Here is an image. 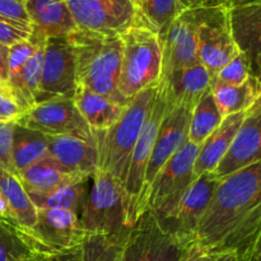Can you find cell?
<instances>
[{"instance_id": "obj_32", "label": "cell", "mask_w": 261, "mask_h": 261, "mask_svg": "<svg viewBox=\"0 0 261 261\" xmlns=\"http://www.w3.org/2000/svg\"><path fill=\"white\" fill-rule=\"evenodd\" d=\"M35 256L14 224L0 219V261H20Z\"/></svg>"}, {"instance_id": "obj_35", "label": "cell", "mask_w": 261, "mask_h": 261, "mask_svg": "<svg viewBox=\"0 0 261 261\" xmlns=\"http://www.w3.org/2000/svg\"><path fill=\"white\" fill-rule=\"evenodd\" d=\"M0 20L10 23L23 31L32 33L30 17L25 10L24 3L18 0H0Z\"/></svg>"}, {"instance_id": "obj_30", "label": "cell", "mask_w": 261, "mask_h": 261, "mask_svg": "<svg viewBox=\"0 0 261 261\" xmlns=\"http://www.w3.org/2000/svg\"><path fill=\"white\" fill-rule=\"evenodd\" d=\"M88 180L61 186L45 194H28V195L37 209H66L79 214L84 198L88 193L87 188Z\"/></svg>"}, {"instance_id": "obj_31", "label": "cell", "mask_w": 261, "mask_h": 261, "mask_svg": "<svg viewBox=\"0 0 261 261\" xmlns=\"http://www.w3.org/2000/svg\"><path fill=\"white\" fill-rule=\"evenodd\" d=\"M130 228L114 234H93L82 244L83 261H122L125 242Z\"/></svg>"}, {"instance_id": "obj_10", "label": "cell", "mask_w": 261, "mask_h": 261, "mask_svg": "<svg viewBox=\"0 0 261 261\" xmlns=\"http://www.w3.org/2000/svg\"><path fill=\"white\" fill-rule=\"evenodd\" d=\"M188 246L145 211L130 228L122 261H181Z\"/></svg>"}, {"instance_id": "obj_43", "label": "cell", "mask_w": 261, "mask_h": 261, "mask_svg": "<svg viewBox=\"0 0 261 261\" xmlns=\"http://www.w3.org/2000/svg\"><path fill=\"white\" fill-rule=\"evenodd\" d=\"M56 257H58L59 261H83L82 260V246L65 252V254L59 255Z\"/></svg>"}, {"instance_id": "obj_47", "label": "cell", "mask_w": 261, "mask_h": 261, "mask_svg": "<svg viewBox=\"0 0 261 261\" xmlns=\"http://www.w3.org/2000/svg\"><path fill=\"white\" fill-rule=\"evenodd\" d=\"M33 261H59L58 257L56 256H50V257H46V256H35Z\"/></svg>"}, {"instance_id": "obj_46", "label": "cell", "mask_w": 261, "mask_h": 261, "mask_svg": "<svg viewBox=\"0 0 261 261\" xmlns=\"http://www.w3.org/2000/svg\"><path fill=\"white\" fill-rule=\"evenodd\" d=\"M251 70H252V74L257 76V79H259L261 83V56L252 63Z\"/></svg>"}, {"instance_id": "obj_4", "label": "cell", "mask_w": 261, "mask_h": 261, "mask_svg": "<svg viewBox=\"0 0 261 261\" xmlns=\"http://www.w3.org/2000/svg\"><path fill=\"white\" fill-rule=\"evenodd\" d=\"M121 38L122 60L117 91L127 103L142 89L160 83L162 45L155 33L140 27H132Z\"/></svg>"}, {"instance_id": "obj_1", "label": "cell", "mask_w": 261, "mask_h": 261, "mask_svg": "<svg viewBox=\"0 0 261 261\" xmlns=\"http://www.w3.org/2000/svg\"><path fill=\"white\" fill-rule=\"evenodd\" d=\"M261 233V162L219 180L193 244L244 259Z\"/></svg>"}, {"instance_id": "obj_22", "label": "cell", "mask_w": 261, "mask_h": 261, "mask_svg": "<svg viewBox=\"0 0 261 261\" xmlns=\"http://www.w3.org/2000/svg\"><path fill=\"white\" fill-rule=\"evenodd\" d=\"M229 20L237 47L252 65L261 56V3L229 8Z\"/></svg>"}, {"instance_id": "obj_19", "label": "cell", "mask_w": 261, "mask_h": 261, "mask_svg": "<svg viewBox=\"0 0 261 261\" xmlns=\"http://www.w3.org/2000/svg\"><path fill=\"white\" fill-rule=\"evenodd\" d=\"M46 137L48 157L64 171L91 178L98 170L96 144L73 137Z\"/></svg>"}, {"instance_id": "obj_44", "label": "cell", "mask_w": 261, "mask_h": 261, "mask_svg": "<svg viewBox=\"0 0 261 261\" xmlns=\"http://www.w3.org/2000/svg\"><path fill=\"white\" fill-rule=\"evenodd\" d=\"M216 261H240V259L234 252H221L217 255Z\"/></svg>"}, {"instance_id": "obj_33", "label": "cell", "mask_w": 261, "mask_h": 261, "mask_svg": "<svg viewBox=\"0 0 261 261\" xmlns=\"http://www.w3.org/2000/svg\"><path fill=\"white\" fill-rule=\"evenodd\" d=\"M252 74L251 64L247 56L240 51L232 60H229L214 76L213 83L223 86H240L245 83ZM212 83V84H213Z\"/></svg>"}, {"instance_id": "obj_29", "label": "cell", "mask_w": 261, "mask_h": 261, "mask_svg": "<svg viewBox=\"0 0 261 261\" xmlns=\"http://www.w3.org/2000/svg\"><path fill=\"white\" fill-rule=\"evenodd\" d=\"M212 91L206 93L191 111L189 142L200 147L206 138L219 126L223 120Z\"/></svg>"}, {"instance_id": "obj_36", "label": "cell", "mask_w": 261, "mask_h": 261, "mask_svg": "<svg viewBox=\"0 0 261 261\" xmlns=\"http://www.w3.org/2000/svg\"><path fill=\"white\" fill-rule=\"evenodd\" d=\"M27 112L19 105L9 86L0 87V122L15 124Z\"/></svg>"}, {"instance_id": "obj_25", "label": "cell", "mask_w": 261, "mask_h": 261, "mask_svg": "<svg viewBox=\"0 0 261 261\" xmlns=\"http://www.w3.org/2000/svg\"><path fill=\"white\" fill-rule=\"evenodd\" d=\"M18 177L28 194H45L61 186L88 180L64 171L54 163L48 154L35 165L20 171Z\"/></svg>"}, {"instance_id": "obj_24", "label": "cell", "mask_w": 261, "mask_h": 261, "mask_svg": "<svg viewBox=\"0 0 261 261\" xmlns=\"http://www.w3.org/2000/svg\"><path fill=\"white\" fill-rule=\"evenodd\" d=\"M73 99L93 133L111 127L120 119L126 106L81 86H76Z\"/></svg>"}, {"instance_id": "obj_20", "label": "cell", "mask_w": 261, "mask_h": 261, "mask_svg": "<svg viewBox=\"0 0 261 261\" xmlns=\"http://www.w3.org/2000/svg\"><path fill=\"white\" fill-rule=\"evenodd\" d=\"M24 7L32 25V40L46 41L78 30L66 0H25Z\"/></svg>"}, {"instance_id": "obj_3", "label": "cell", "mask_w": 261, "mask_h": 261, "mask_svg": "<svg viewBox=\"0 0 261 261\" xmlns=\"http://www.w3.org/2000/svg\"><path fill=\"white\" fill-rule=\"evenodd\" d=\"M158 83L142 89L125 106L120 119L111 127L93 133L98 155V170L124 185L130 155L139 139L157 94Z\"/></svg>"}, {"instance_id": "obj_7", "label": "cell", "mask_w": 261, "mask_h": 261, "mask_svg": "<svg viewBox=\"0 0 261 261\" xmlns=\"http://www.w3.org/2000/svg\"><path fill=\"white\" fill-rule=\"evenodd\" d=\"M88 189L79 211V222L84 233L114 234L127 229L125 226V212L121 186L111 175L97 170L91 177Z\"/></svg>"}, {"instance_id": "obj_42", "label": "cell", "mask_w": 261, "mask_h": 261, "mask_svg": "<svg viewBox=\"0 0 261 261\" xmlns=\"http://www.w3.org/2000/svg\"><path fill=\"white\" fill-rule=\"evenodd\" d=\"M241 261H261V233Z\"/></svg>"}, {"instance_id": "obj_37", "label": "cell", "mask_w": 261, "mask_h": 261, "mask_svg": "<svg viewBox=\"0 0 261 261\" xmlns=\"http://www.w3.org/2000/svg\"><path fill=\"white\" fill-rule=\"evenodd\" d=\"M13 130L14 124L0 122V168L18 176L13 165Z\"/></svg>"}, {"instance_id": "obj_21", "label": "cell", "mask_w": 261, "mask_h": 261, "mask_svg": "<svg viewBox=\"0 0 261 261\" xmlns=\"http://www.w3.org/2000/svg\"><path fill=\"white\" fill-rule=\"evenodd\" d=\"M246 114L247 111L228 115L224 117L219 126L200 145L195 165H194L195 178L204 173L213 172L216 170L217 166L219 165V162L223 160L226 153L231 148L232 142L241 127Z\"/></svg>"}, {"instance_id": "obj_14", "label": "cell", "mask_w": 261, "mask_h": 261, "mask_svg": "<svg viewBox=\"0 0 261 261\" xmlns=\"http://www.w3.org/2000/svg\"><path fill=\"white\" fill-rule=\"evenodd\" d=\"M190 119L191 110L184 109V107H173L170 103L167 105V110L161 122L149 163L145 171L144 185H143L139 203V217L144 212L145 199L157 173L172 158V155L189 142Z\"/></svg>"}, {"instance_id": "obj_49", "label": "cell", "mask_w": 261, "mask_h": 261, "mask_svg": "<svg viewBox=\"0 0 261 261\" xmlns=\"http://www.w3.org/2000/svg\"><path fill=\"white\" fill-rule=\"evenodd\" d=\"M33 259H35V256L30 257V259H24V260H20V261H33Z\"/></svg>"}, {"instance_id": "obj_18", "label": "cell", "mask_w": 261, "mask_h": 261, "mask_svg": "<svg viewBox=\"0 0 261 261\" xmlns=\"http://www.w3.org/2000/svg\"><path fill=\"white\" fill-rule=\"evenodd\" d=\"M211 73L201 64L180 69L160 79L167 102L173 107L193 111L195 105L212 91Z\"/></svg>"}, {"instance_id": "obj_38", "label": "cell", "mask_w": 261, "mask_h": 261, "mask_svg": "<svg viewBox=\"0 0 261 261\" xmlns=\"http://www.w3.org/2000/svg\"><path fill=\"white\" fill-rule=\"evenodd\" d=\"M31 33L27 31H23L10 23L0 20V43L4 46H12L19 41L30 38Z\"/></svg>"}, {"instance_id": "obj_6", "label": "cell", "mask_w": 261, "mask_h": 261, "mask_svg": "<svg viewBox=\"0 0 261 261\" xmlns=\"http://www.w3.org/2000/svg\"><path fill=\"white\" fill-rule=\"evenodd\" d=\"M199 148V145L188 142L163 166L150 185L144 212H150L160 222L166 221L175 212L184 194L196 180L194 165Z\"/></svg>"}, {"instance_id": "obj_11", "label": "cell", "mask_w": 261, "mask_h": 261, "mask_svg": "<svg viewBox=\"0 0 261 261\" xmlns=\"http://www.w3.org/2000/svg\"><path fill=\"white\" fill-rule=\"evenodd\" d=\"M15 124L53 137H73L96 144L93 132L73 98H50L31 107Z\"/></svg>"}, {"instance_id": "obj_50", "label": "cell", "mask_w": 261, "mask_h": 261, "mask_svg": "<svg viewBox=\"0 0 261 261\" xmlns=\"http://www.w3.org/2000/svg\"><path fill=\"white\" fill-rule=\"evenodd\" d=\"M18 2H22V3H24V2H25V0H18Z\"/></svg>"}, {"instance_id": "obj_34", "label": "cell", "mask_w": 261, "mask_h": 261, "mask_svg": "<svg viewBox=\"0 0 261 261\" xmlns=\"http://www.w3.org/2000/svg\"><path fill=\"white\" fill-rule=\"evenodd\" d=\"M47 41V40H46ZM46 41H36L32 38L19 41L14 45L9 46V55H8V70H9V78L8 83L14 81L19 73L22 71L23 66L28 63L35 51L37 50L38 45Z\"/></svg>"}, {"instance_id": "obj_45", "label": "cell", "mask_w": 261, "mask_h": 261, "mask_svg": "<svg viewBox=\"0 0 261 261\" xmlns=\"http://www.w3.org/2000/svg\"><path fill=\"white\" fill-rule=\"evenodd\" d=\"M227 7L233 8L240 7V5H247V4H254V3H261V0H226Z\"/></svg>"}, {"instance_id": "obj_28", "label": "cell", "mask_w": 261, "mask_h": 261, "mask_svg": "<svg viewBox=\"0 0 261 261\" xmlns=\"http://www.w3.org/2000/svg\"><path fill=\"white\" fill-rule=\"evenodd\" d=\"M13 165L19 173L47 155V137L28 127L14 124L13 130Z\"/></svg>"}, {"instance_id": "obj_16", "label": "cell", "mask_w": 261, "mask_h": 261, "mask_svg": "<svg viewBox=\"0 0 261 261\" xmlns=\"http://www.w3.org/2000/svg\"><path fill=\"white\" fill-rule=\"evenodd\" d=\"M196 27H198V9L185 10L176 18L163 37L162 45V74L165 78L168 74L180 69L189 68L199 63L198 43H196Z\"/></svg>"}, {"instance_id": "obj_2", "label": "cell", "mask_w": 261, "mask_h": 261, "mask_svg": "<svg viewBox=\"0 0 261 261\" xmlns=\"http://www.w3.org/2000/svg\"><path fill=\"white\" fill-rule=\"evenodd\" d=\"M75 54L76 86L127 105L117 91L122 60L121 36H103L76 30L69 35Z\"/></svg>"}, {"instance_id": "obj_27", "label": "cell", "mask_w": 261, "mask_h": 261, "mask_svg": "<svg viewBox=\"0 0 261 261\" xmlns=\"http://www.w3.org/2000/svg\"><path fill=\"white\" fill-rule=\"evenodd\" d=\"M212 93L223 117L246 112L254 107L261 96V83L256 75H251L240 86L212 84Z\"/></svg>"}, {"instance_id": "obj_13", "label": "cell", "mask_w": 261, "mask_h": 261, "mask_svg": "<svg viewBox=\"0 0 261 261\" xmlns=\"http://www.w3.org/2000/svg\"><path fill=\"white\" fill-rule=\"evenodd\" d=\"M75 91V54L69 35L47 38L43 50L42 76L37 103L58 97L73 98Z\"/></svg>"}, {"instance_id": "obj_12", "label": "cell", "mask_w": 261, "mask_h": 261, "mask_svg": "<svg viewBox=\"0 0 261 261\" xmlns=\"http://www.w3.org/2000/svg\"><path fill=\"white\" fill-rule=\"evenodd\" d=\"M76 28L103 36H121L135 27L132 0H66Z\"/></svg>"}, {"instance_id": "obj_23", "label": "cell", "mask_w": 261, "mask_h": 261, "mask_svg": "<svg viewBox=\"0 0 261 261\" xmlns=\"http://www.w3.org/2000/svg\"><path fill=\"white\" fill-rule=\"evenodd\" d=\"M0 194L7 204L13 224L20 233L30 232L37 219V208L23 188L19 177L3 168H0Z\"/></svg>"}, {"instance_id": "obj_8", "label": "cell", "mask_w": 261, "mask_h": 261, "mask_svg": "<svg viewBox=\"0 0 261 261\" xmlns=\"http://www.w3.org/2000/svg\"><path fill=\"white\" fill-rule=\"evenodd\" d=\"M35 256H59L81 247L87 234L75 212L37 209V219L27 233H20Z\"/></svg>"}, {"instance_id": "obj_26", "label": "cell", "mask_w": 261, "mask_h": 261, "mask_svg": "<svg viewBox=\"0 0 261 261\" xmlns=\"http://www.w3.org/2000/svg\"><path fill=\"white\" fill-rule=\"evenodd\" d=\"M135 8V27L145 28L161 38L185 8L178 0H132Z\"/></svg>"}, {"instance_id": "obj_41", "label": "cell", "mask_w": 261, "mask_h": 261, "mask_svg": "<svg viewBox=\"0 0 261 261\" xmlns=\"http://www.w3.org/2000/svg\"><path fill=\"white\" fill-rule=\"evenodd\" d=\"M8 55H9V47L0 43V87L9 86L8 83V78H9Z\"/></svg>"}, {"instance_id": "obj_15", "label": "cell", "mask_w": 261, "mask_h": 261, "mask_svg": "<svg viewBox=\"0 0 261 261\" xmlns=\"http://www.w3.org/2000/svg\"><path fill=\"white\" fill-rule=\"evenodd\" d=\"M218 184L219 180L212 172L199 176L184 194L175 212L166 221H158L161 226L186 245L193 244L199 222L205 213Z\"/></svg>"}, {"instance_id": "obj_48", "label": "cell", "mask_w": 261, "mask_h": 261, "mask_svg": "<svg viewBox=\"0 0 261 261\" xmlns=\"http://www.w3.org/2000/svg\"><path fill=\"white\" fill-rule=\"evenodd\" d=\"M254 106H261V96H260V98L257 99V102L254 105Z\"/></svg>"}, {"instance_id": "obj_17", "label": "cell", "mask_w": 261, "mask_h": 261, "mask_svg": "<svg viewBox=\"0 0 261 261\" xmlns=\"http://www.w3.org/2000/svg\"><path fill=\"white\" fill-rule=\"evenodd\" d=\"M261 162V106L249 110L231 148L219 162L213 176L217 180Z\"/></svg>"}, {"instance_id": "obj_5", "label": "cell", "mask_w": 261, "mask_h": 261, "mask_svg": "<svg viewBox=\"0 0 261 261\" xmlns=\"http://www.w3.org/2000/svg\"><path fill=\"white\" fill-rule=\"evenodd\" d=\"M167 99L161 84L158 83L157 94L150 109L145 124L140 132L139 139L130 155L126 177L122 185V203L125 212V226L132 228L139 218V203L144 185L145 171L149 163L150 154L154 147L155 138L160 130L161 122L167 110Z\"/></svg>"}, {"instance_id": "obj_9", "label": "cell", "mask_w": 261, "mask_h": 261, "mask_svg": "<svg viewBox=\"0 0 261 261\" xmlns=\"http://www.w3.org/2000/svg\"><path fill=\"white\" fill-rule=\"evenodd\" d=\"M196 43L199 63L214 79L217 73L240 53L232 33L229 8L198 9Z\"/></svg>"}, {"instance_id": "obj_40", "label": "cell", "mask_w": 261, "mask_h": 261, "mask_svg": "<svg viewBox=\"0 0 261 261\" xmlns=\"http://www.w3.org/2000/svg\"><path fill=\"white\" fill-rule=\"evenodd\" d=\"M185 10L203 9V8L227 7L226 0H178ZM228 8V7H227Z\"/></svg>"}, {"instance_id": "obj_39", "label": "cell", "mask_w": 261, "mask_h": 261, "mask_svg": "<svg viewBox=\"0 0 261 261\" xmlns=\"http://www.w3.org/2000/svg\"><path fill=\"white\" fill-rule=\"evenodd\" d=\"M218 254H213V252L208 251V250L203 249V247L198 246L195 244H191L185 250L181 261H216V257Z\"/></svg>"}]
</instances>
